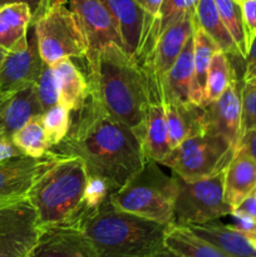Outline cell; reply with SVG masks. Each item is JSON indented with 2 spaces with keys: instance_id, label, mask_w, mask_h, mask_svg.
Listing matches in <instances>:
<instances>
[{
  "instance_id": "obj_7",
  "label": "cell",
  "mask_w": 256,
  "mask_h": 257,
  "mask_svg": "<svg viewBox=\"0 0 256 257\" xmlns=\"http://www.w3.org/2000/svg\"><path fill=\"white\" fill-rule=\"evenodd\" d=\"M236 150L220 135L205 131L183 141L161 165L185 181L212 177L226 170Z\"/></svg>"
},
{
  "instance_id": "obj_5",
  "label": "cell",
  "mask_w": 256,
  "mask_h": 257,
  "mask_svg": "<svg viewBox=\"0 0 256 257\" xmlns=\"http://www.w3.org/2000/svg\"><path fill=\"white\" fill-rule=\"evenodd\" d=\"M175 176H167L155 161L147 160L142 170L109 197L118 210L155 222L173 223L176 197Z\"/></svg>"
},
{
  "instance_id": "obj_15",
  "label": "cell",
  "mask_w": 256,
  "mask_h": 257,
  "mask_svg": "<svg viewBox=\"0 0 256 257\" xmlns=\"http://www.w3.org/2000/svg\"><path fill=\"white\" fill-rule=\"evenodd\" d=\"M28 257H98L84 231L77 226L42 227Z\"/></svg>"
},
{
  "instance_id": "obj_42",
  "label": "cell",
  "mask_w": 256,
  "mask_h": 257,
  "mask_svg": "<svg viewBox=\"0 0 256 257\" xmlns=\"http://www.w3.org/2000/svg\"><path fill=\"white\" fill-rule=\"evenodd\" d=\"M44 2L45 0H0V7L7 4H13V3H27L32 8L33 15H34L40 9V7L44 4Z\"/></svg>"
},
{
  "instance_id": "obj_29",
  "label": "cell",
  "mask_w": 256,
  "mask_h": 257,
  "mask_svg": "<svg viewBox=\"0 0 256 257\" xmlns=\"http://www.w3.org/2000/svg\"><path fill=\"white\" fill-rule=\"evenodd\" d=\"M12 140L20 152L28 157L40 158L52 150L45 137L42 115L32 118L29 122L25 123L13 135Z\"/></svg>"
},
{
  "instance_id": "obj_45",
  "label": "cell",
  "mask_w": 256,
  "mask_h": 257,
  "mask_svg": "<svg viewBox=\"0 0 256 257\" xmlns=\"http://www.w3.org/2000/svg\"><path fill=\"white\" fill-rule=\"evenodd\" d=\"M5 54H7V52H5V50L3 49V48H0V64H2V60L4 59Z\"/></svg>"
},
{
  "instance_id": "obj_44",
  "label": "cell",
  "mask_w": 256,
  "mask_h": 257,
  "mask_svg": "<svg viewBox=\"0 0 256 257\" xmlns=\"http://www.w3.org/2000/svg\"><path fill=\"white\" fill-rule=\"evenodd\" d=\"M13 95V94H12ZM12 95H4V94H0V114H2L3 109H4V107L7 105L8 100H9V98L12 97Z\"/></svg>"
},
{
  "instance_id": "obj_18",
  "label": "cell",
  "mask_w": 256,
  "mask_h": 257,
  "mask_svg": "<svg viewBox=\"0 0 256 257\" xmlns=\"http://www.w3.org/2000/svg\"><path fill=\"white\" fill-rule=\"evenodd\" d=\"M192 80L193 34L188 38L177 60L165 77L162 84V104L165 103L191 104Z\"/></svg>"
},
{
  "instance_id": "obj_3",
  "label": "cell",
  "mask_w": 256,
  "mask_h": 257,
  "mask_svg": "<svg viewBox=\"0 0 256 257\" xmlns=\"http://www.w3.org/2000/svg\"><path fill=\"white\" fill-rule=\"evenodd\" d=\"M167 226L118 210L109 198L80 223L98 257H152L165 246Z\"/></svg>"
},
{
  "instance_id": "obj_27",
  "label": "cell",
  "mask_w": 256,
  "mask_h": 257,
  "mask_svg": "<svg viewBox=\"0 0 256 257\" xmlns=\"http://www.w3.org/2000/svg\"><path fill=\"white\" fill-rule=\"evenodd\" d=\"M33 10L27 3L0 7V48L10 52L28 37Z\"/></svg>"
},
{
  "instance_id": "obj_16",
  "label": "cell",
  "mask_w": 256,
  "mask_h": 257,
  "mask_svg": "<svg viewBox=\"0 0 256 257\" xmlns=\"http://www.w3.org/2000/svg\"><path fill=\"white\" fill-rule=\"evenodd\" d=\"M197 3L198 0H163L157 17L155 19L146 18L140 47H138L137 54L135 58L138 67L150 54L160 35L166 29H168L171 25L177 23L182 18L196 14Z\"/></svg>"
},
{
  "instance_id": "obj_12",
  "label": "cell",
  "mask_w": 256,
  "mask_h": 257,
  "mask_svg": "<svg viewBox=\"0 0 256 257\" xmlns=\"http://www.w3.org/2000/svg\"><path fill=\"white\" fill-rule=\"evenodd\" d=\"M44 62L38 50L35 34L28 37L14 49L7 52L0 64V94L12 95L18 90L35 84Z\"/></svg>"
},
{
  "instance_id": "obj_14",
  "label": "cell",
  "mask_w": 256,
  "mask_h": 257,
  "mask_svg": "<svg viewBox=\"0 0 256 257\" xmlns=\"http://www.w3.org/2000/svg\"><path fill=\"white\" fill-rule=\"evenodd\" d=\"M203 109L206 131L220 135L236 150L241 137V89L236 75L225 92L203 105Z\"/></svg>"
},
{
  "instance_id": "obj_46",
  "label": "cell",
  "mask_w": 256,
  "mask_h": 257,
  "mask_svg": "<svg viewBox=\"0 0 256 257\" xmlns=\"http://www.w3.org/2000/svg\"><path fill=\"white\" fill-rule=\"evenodd\" d=\"M235 2H237L238 4H241V3H242V2H245V0H235Z\"/></svg>"
},
{
  "instance_id": "obj_39",
  "label": "cell",
  "mask_w": 256,
  "mask_h": 257,
  "mask_svg": "<svg viewBox=\"0 0 256 257\" xmlns=\"http://www.w3.org/2000/svg\"><path fill=\"white\" fill-rule=\"evenodd\" d=\"M22 155L23 153L20 152L19 148L14 145L12 138L0 136V162Z\"/></svg>"
},
{
  "instance_id": "obj_22",
  "label": "cell",
  "mask_w": 256,
  "mask_h": 257,
  "mask_svg": "<svg viewBox=\"0 0 256 257\" xmlns=\"http://www.w3.org/2000/svg\"><path fill=\"white\" fill-rule=\"evenodd\" d=\"M165 115L168 130V140L172 150L181 145L185 140L205 132V109L196 104H177L165 103Z\"/></svg>"
},
{
  "instance_id": "obj_20",
  "label": "cell",
  "mask_w": 256,
  "mask_h": 257,
  "mask_svg": "<svg viewBox=\"0 0 256 257\" xmlns=\"http://www.w3.org/2000/svg\"><path fill=\"white\" fill-rule=\"evenodd\" d=\"M112 14L120 39L123 49L135 59L140 47L146 14L135 0H100Z\"/></svg>"
},
{
  "instance_id": "obj_23",
  "label": "cell",
  "mask_w": 256,
  "mask_h": 257,
  "mask_svg": "<svg viewBox=\"0 0 256 257\" xmlns=\"http://www.w3.org/2000/svg\"><path fill=\"white\" fill-rule=\"evenodd\" d=\"M59 89V104L70 113L80 109L89 94V80L68 58L52 65Z\"/></svg>"
},
{
  "instance_id": "obj_34",
  "label": "cell",
  "mask_w": 256,
  "mask_h": 257,
  "mask_svg": "<svg viewBox=\"0 0 256 257\" xmlns=\"http://www.w3.org/2000/svg\"><path fill=\"white\" fill-rule=\"evenodd\" d=\"M256 128V79L243 82L241 88V135Z\"/></svg>"
},
{
  "instance_id": "obj_36",
  "label": "cell",
  "mask_w": 256,
  "mask_h": 257,
  "mask_svg": "<svg viewBox=\"0 0 256 257\" xmlns=\"http://www.w3.org/2000/svg\"><path fill=\"white\" fill-rule=\"evenodd\" d=\"M240 5L246 40H247L248 49H250L251 43L256 37V0H245Z\"/></svg>"
},
{
  "instance_id": "obj_26",
  "label": "cell",
  "mask_w": 256,
  "mask_h": 257,
  "mask_svg": "<svg viewBox=\"0 0 256 257\" xmlns=\"http://www.w3.org/2000/svg\"><path fill=\"white\" fill-rule=\"evenodd\" d=\"M165 247L181 257H232L196 235L187 226L171 223L165 233Z\"/></svg>"
},
{
  "instance_id": "obj_9",
  "label": "cell",
  "mask_w": 256,
  "mask_h": 257,
  "mask_svg": "<svg viewBox=\"0 0 256 257\" xmlns=\"http://www.w3.org/2000/svg\"><path fill=\"white\" fill-rule=\"evenodd\" d=\"M193 30L195 15H187L178 20L160 35L153 49L140 64L146 80L150 103H162L163 80L177 60L188 38L193 34Z\"/></svg>"
},
{
  "instance_id": "obj_13",
  "label": "cell",
  "mask_w": 256,
  "mask_h": 257,
  "mask_svg": "<svg viewBox=\"0 0 256 257\" xmlns=\"http://www.w3.org/2000/svg\"><path fill=\"white\" fill-rule=\"evenodd\" d=\"M69 8L77 15L88 42L85 59L109 43L122 45L117 24L109 10L100 0H67ZM123 47V45H122Z\"/></svg>"
},
{
  "instance_id": "obj_25",
  "label": "cell",
  "mask_w": 256,
  "mask_h": 257,
  "mask_svg": "<svg viewBox=\"0 0 256 257\" xmlns=\"http://www.w3.org/2000/svg\"><path fill=\"white\" fill-rule=\"evenodd\" d=\"M142 142L146 157L155 161L158 165H161L172 151L168 140L165 107L162 103L151 102L148 104Z\"/></svg>"
},
{
  "instance_id": "obj_4",
  "label": "cell",
  "mask_w": 256,
  "mask_h": 257,
  "mask_svg": "<svg viewBox=\"0 0 256 257\" xmlns=\"http://www.w3.org/2000/svg\"><path fill=\"white\" fill-rule=\"evenodd\" d=\"M87 166L75 156H60L34 183L28 201L37 212L40 227L77 226L85 216Z\"/></svg>"
},
{
  "instance_id": "obj_10",
  "label": "cell",
  "mask_w": 256,
  "mask_h": 257,
  "mask_svg": "<svg viewBox=\"0 0 256 257\" xmlns=\"http://www.w3.org/2000/svg\"><path fill=\"white\" fill-rule=\"evenodd\" d=\"M39 221L27 200L0 206V257H28L40 235Z\"/></svg>"
},
{
  "instance_id": "obj_8",
  "label": "cell",
  "mask_w": 256,
  "mask_h": 257,
  "mask_svg": "<svg viewBox=\"0 0 256 257\" xmlns=\"http://www.w3.org/2000/svg\"><path fill=\"white\" fill-rule=\"evenodd\" d=\"M176 197L173 223L181 226L201 225L230 216L232 208L225 201V170L212 177L198 181H185L173 173Z\"/></svg>"
},
{
  "instance_id": "obj_2",
  "label": "cell",
  "mask_w": 256,
  "mask_h": 257,
  "mask_svg": "<svg viewBox=\"0 0 256 257\" xmlns=\"http://www.w3.org/2000/svg\"><path fill=\"white\" fill-rule=\"evenodd\" d=\"M85 60L89 92L113 118L142 138L150 98L137 62L117 43H109Z\"/></svg>"
},
{
  "instance_id": "obj_33",
  "label": "cell",
  "mask_w": 256,
  "mask_h": 257,
  "mask_svg": "<svg viewBox=\"0 0 256 257\" xmlns=\"http://www.w3.org/2000/svg\"><path fill=\"white\" fill-rule=\"evenodd\" d=\"M35 87H37L38 97H39L40 104H42L44 112L49 108L59 104V89H58L57 78H55L52 65L44 63L42 73L35 83Z\"/></svg>"
},
{
  "instance_id": "obj_41",
  "label": "cell",
  "mask_w": 256,
  "mask_h": 257,
  "mask_svg": "<svg viewBox=\"0 0 256 257\" xmlns=\"http://www.w3.org/2000/svg\"><path fill=\"white\" fill-rule=\"evenodd\" d=\"M236 210L243 211L256 220V190Z\"/></svg>"
},
{
  "instance_id": "obj_43",
  "label": "cell",
  "mask_w": 256,
  "mask_h": 257,
  "mask_svg": "<svg viewBox=\"0 0 256 257\" xmlns=\"http://www.w3.org/2000/svg\"><path fill=\"white\" fill-rule=\"evenodd\" d=\"M152 257H181V256L177 255V253H175L173 251L168 250L167 247L163 246V247L161 248L160 251H157V252H156Z\"/></svg>"
},
{
  "instance_id": "obj_30",
  "label": "cell",
  "mask_w": 256,
  "mask_h": 257,
  "mask_svg": "<svg viewBox=\"0 0 256 257\" xmlns=\"http://www.w3.org/2000/svg\"><path fill=\"white\" fill-rule=\"evenodd\" d=\"M213 2L223 24L227 28L228 33L240 52V57L246 59L248 53V44L246 40L245 28H243L241 5L235 0H213Z\"/></svg>"
},
{
  "instance_id": "obj_31",
  "label": "cell",
  "mask_w": 256,
  "mask_h": 257,
  "mask_svg": "<svg viewBox=\"0 0 256 257\" xmlns=\"http://www.w3.org/2000/svg\"><path fill=\"white\" fill-rule=\"evenodd\" d=\"M235 75V70L231 65L228 55L221 50L216 52L213 54L210 69H208L207 84H206V104L217 99L225 92L228 83Z\"/></svg>"
},
{
  "instance_id": "obj_47",
  "label": "cell",
  "mask_w": 256,
  "mask_h": 257,
  "mask_svg": "<svg viewBox=\"0 0 256 257\" xmlns=\"http://www.w3.org/2000/svg\"><path fill=\"white\" fill-rule=\"evenodd\" d=\"M255 79H256V78H255Z\"/></svg>"
},
{
  "instance_id": "obj_17",
  "label": "cell",
  "mask_w": 256,
  "mask_h": 257,
  "mask_svg": "<svg viewBox=\"0 0 256 257\" xmlns=\"http://www.w3.org/2000/svg\"><path fill=\"white\" fill-rule=\"evenodd\" d=\"M203 240L213 243L232 257H256V241L232 225H223L218 220L201 225L187 226Z\"/></svg>"
},
{
  "instance_id": "obj_11",
  "label": "cell",
  "mask_w": 256,
  "mask_h": 257,
  "mask_svg": "<svg viewBox=\"0 0 256 257\" xmlns=\"http://www.w3.org/2000/svg\"><path fill=\"white\" fill-rule=\"evenodd\" d=\"M60 156L50 150L40 158L22 155L0 162V206L27 200L38 178Z\"/></svg>"
},
{
  "instance_id": "obj_1",
  "label": "cell",
  "mask_w": 256,
  "mask_h": 257,
  "mask_svg": "<svg viewBox=\"0 0 256 257\" xmlns=\"http://www.w3.org/2000/svg\"><path fill=\"white\" fill-rule=\"evenodd\" d=\"M74 114L68 135L52 151L82 158L88 173L103 178L115 193L147 162L142 138L113 118L90 92Z\"/></svg>"
},
{
  "instance_id": "obj_40",
  "label": "cell",
  "mask_w": 256,
  "mask_h": 257,
  "mask_svg": "<svg viewBox=\"0 0 256 257\" xmlns=\"http://www.w3.org/2000/svg\"><path fill=\"white\" fill-rule=\"evenodd\" d=\"M135 2L142 9L147 19H155L160 13L163 0H135Z\"/></svg>"
},
{
  "instance_id": "obj_35",
  "label": "cell",
  "mask_w": 256,
  "mask_h": 257,
  "mask_svg": "<svg viewBox=\"0 0 256 257\" xmlns=\"http://www.w3.org/2000/svg\"><path fill=\"white\" fill-rule=\"evenodd\" d=\"M112 195V188H110V186L103 178L98 177V176L89 175L87 188H85L84 193L85 216L92 212V211L97 210Z\"/></svg>"
},
{
  "instance_id": "obj_32",
  "label": "cell",
  "mask_w": 256,
  "mask_h": 257,
  "mask_svg": "<svg viewBox=\"0 0 256 257\" xmlns=\"http://www.w3.org/2000/svg\"><path fill=\"white\" fill-rule=\"evenodd\" d=\"M70 114L72 113L62 104L54 105L43 113V128H44L48 143L52 148L59 145L69 132L70 124H72Z\"/></svg>"
},
{
  "instance_id": "obj_6",
  "label": "cell",
  "mask_w": 256,
  "mask_h": 257,
  "mask_svg": "<svg viewBox=\"0 0 256 257\" xmlns=\"http://www.w3.org/2000/svg\"><path fill=\"white\" fill-rule=\"evenodd\" d=\"M67 0H45L33 15L34 34L43 62L53 65L68 58H84L88 42Z\"/></svg>"
},
{
  "instance_id": "obj_19",
  "label": "cell",
  "mask_w": 256,
  "mask_h": 257,
  "mask_svg": "<svg viewBox=\"0 0 256 257\" xmlns=\"http://www.w3.org/2000/svg\"><path fill=\"white\" fill-rule=\"evenodd\" d=\"M43 113L44 109L40 104L35 84L18 90L9 98L0 114V136L13 138V135L25 123L43 115Z\"/></svg>"
},
{
  "instance_id": "obj_24",
  "label": "cell",
  "mask_w": 256,
  "mask_h": 257,
  "mask_svg": "<svg viewBox=\"0 0 256 257\" xmlns=\"http://www.w3.org/2000/svg\"><path fill=\"white\" fill-rule=\"evenodd\" d=\"M220 48L201 29L196 23L193 30V80L191 90V102L196 105L206 104V84H207L208 69L212 62L213 54Z\"/></svg>"
},
{
  "instance_id": "obj_28",
  "label": "cell",
  "mask_w": 256,
  "mask_h": 257,
  "mask_svg": "<svg viewBox=\"0 0 256 257\" xmlns=\"http://www.w3.org/2000/svg\"><path fill=\"white\" fill-rule=\"evenodd\" d=\"M195 18L198 27L217 44L221 52L241 58L240 52L227 28L223 24L213 0H198Z\"/></svg>"
},
{
  "instance_id": "obj_21",
  "label": "cell",
  "mask_w": 256,
  "mask_h": 257,
  "mask_svg": "<svg viewBox=\"0 0 256 257\" xmlns=\"http://www.w3.org/2000/svg\"><path fill=\"white\" fill-rule=\"evenodd\" d=\"M256 190V162L242 153L235 152L225 170V201L236 210Z\"/></svg>"
},
{
  "instance_id": "obj_37",
  "label": "cell",
  "mask_w": 256,
  "mask_h": 257,
  "mask_svg": "<svg viewBox=\"0 0 256 257\" xmlns=\"http://www.w3.org/2000/svg\"><path fill=\"white\" fill-rule=\"evenodd\" d=\"M236 152L242 153L256 162V128L246 131L241 135Z\"/></svg>"
},
{
  "instance_id": "obj_38",
  "label": "cell",
  "mask_w": 256,
  "mask_h": 257,
  "mask_svg": "<svg viewBox=\"0 0 256 257\" xmlns=\"http://www.w3.org/2000/svg\"><path fill=\"white\" fill-rule=\"evenodd\" d=\"M246 67L243 72V82L252 80L256 78V37L252 40L246 57Z\"/></svg>"
}]
</instances>
